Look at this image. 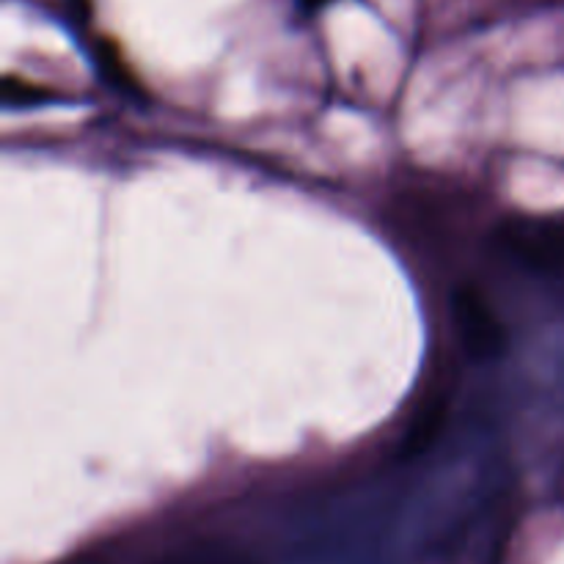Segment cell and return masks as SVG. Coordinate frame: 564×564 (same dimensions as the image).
<instances>
[{
  "mask_svg": "<svg viewBox=\"0 0 564 564\" xmlns=\"http://www.w3.org/2000/svg\"><path fill=\"white\" fill-rule=\"evenodd\" d=\"M452 397H455V372H452V367H438L433 378L424 383L416 408H413L411 419H408L405 435H402L400 444V455L405 460L422 457L424 452H430L438 444V438L446 430V422H449Z\"/></svg>",
  "mask_w": 564,
  "mask_h": 564,
  "instance_id": "3957f363",
  "label": "cell"
},
{
  "mask_svg": "<svg viewBox=\"0 0 564 564\" xmlns=\"http://www.w3.org/2000/svg\"><path fill=\"white\" fill-rule=\"evenodd\" d=\"M330 0H301V6L306 11H317V9H323V6H328Z\"/></svg>",
  "mask_w": 564,
  "mask_h": 564,
  "instance_id": "8992f818",
  "label": "cell"
},
{
  "mask_svg": "<svg viewBox=\"0 0 564 564\" xmlns=\"http://www.w3.org/2000/svg\"><path fill=\"white\" fill-rule=\"evenodd\" d=\"M50 99V91L39 83L25 80V77L9 75L3 80V102L11 108H31V105H42Z\"/></svg>",
  "mask_w": 564,
  "mask_h": 564,
  "instance_id": "277c9868",
  "label": "cell"
},
{
  "mask_svg": "<svg viewBox=\"0 0 564 564\" xmlns=\"http://www.w3.org/2000/svg\"><path fill=\"white\" fill-rule=\"evenodd\" d=\"M452 325L460 347L474 361H490L507 350V328L488 295L474 284H460L452 292Z\"/></svg>",
  "mask_w": 564,
  "mask_h": 564,
  "instance_id": "7a4b0ae2",
  "label": "cell"
},
{
  "mask_svg": "<svg viewBox=\"0 0 564 564\" xmlns=\"http://www.w3.org/2000/svg\"><path fill=\"white\" fill-rule=\"evenodd\" d=\"M496 246L534 273L564 270V224L549 218H507L496 226Z\"/></svg>",
  "mask_w": 564,
  "mask_h": 564,
  "instance_id": "6da1fadb",
  "label": "cell"
},
{
  "mask_svg": "<svg viewBox=\"0 0 564 564\" xmlns=\"http://www.w3.org/2000/svg\"><path fill=\"white\" fill-rule=\"evenodd\" d=\"M97 61H99V66H102L105 75H108L110 80L116 83V86L127 88V91H132V88H135V80H132L130 69H127V66L121 64V55L116 53L113 44H110V42L99 44V47H97Z\"/></svg>",
  "mask_w": 564,
  "mask_h": 564,
  "instance_id": "5b68a950",
  "label": "cell"
}]
</instances>
